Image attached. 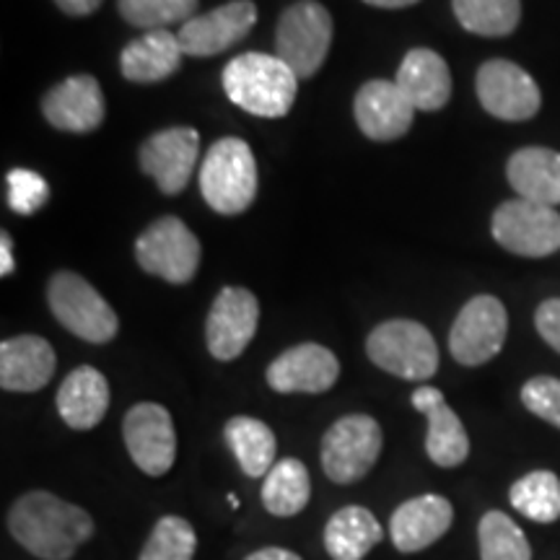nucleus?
I'll use <instances>...</instances> for the list:
<instances>
[{
	"mask_svg": "<svg viewBox=\"0 0 560 560\" xmlns=\"http://www.w3.org/2000/svg\"><path fill=\"white\" fill-rule=\"evenodd\" d=\"M332 45V16L317 0H299L280 13L276 26V55L299 81L312 79L325 66Z\"/></svg>",
	"mask_w": 560,
	"mask_h": 560,
	"instance_id": "obj_6",
	"label": "nucleus"
},
{
	"mask_svg": "<svg viewBox=\"0 0 560 560\" xmlns=\"http://www.w3.org/2000/svg\"><path fill=\"white\" fill-rule=\"evenodd\" d=\"M355 122L361 132L371 140H387L402 138L410 130L416 107L408 102L400 86L395 81H366L355 94Z\"/></svg>",
	"mask_w": 560,
	"mask_h": 560,
	"instance_id": "obj_17",
	"label": "nucleus"
},
{
	"mask_svg": "<svg viewBox=\"0 0 560 560\" xmlns=\"http://www.w3.org/2000/svg\"><path fill=\"white\" fill-rule=\"evenodd\" d=\"M511 506L532 522L552 524L560 520V480L556 472L537 470L524 475L509 490Z\"/></svg>",
	"mask_w": 560,
	"mask_h": 560,
	"instance_id": "obj_30",
	"label": "nucleus"
},
{
	"mask_svg": "<svg viewBox=\"0 0 560 560\" xmlns=\"http://www.w3.org/2000/svg\"><path fill=\"white\" fill-rule=\"evenodd\" d=\"M312 495L310 470L304 462L285 457L272 465V470L265 475L262 482V503L272 516L289 520L306 509Z\"/></svg>",
	"mask_w": 560,
	"mask_h": 560,
	"instance_id": "obj_28",
	"label": "nucleus"
},
{
	"mask_svg": "<svg viewBox=\"0 0 560 560\" xmlns=\"http://www.w3.org/2000/svg\"><path fill=\"white\" fill-rule=\"evenodd\" d=\"M200 242L177 215L153 221L136 242V260L151 276L185 285L200 268Z\"/></svg>",
	"mask_w": 560,
	"mask_h": 560,
	"instance_id": "obj_8",
	"label": "nucleus"
},
{
	"mask_svg": "<svg viewBox=\"0 0 560 560\" xmlns=\"http://www.w3.org/2000/svg\"><path fill=\"white\" fill-rule=\"evenodd\" d=\"M506 177L522 200L560 206V153L542 145L516 151L509 159Z\"/></svg>",
	"mask_w": 560,
	"mask_h": 560,
	"instance_id": "obj_25",
	"label": "nucleus"
},
{
	"mask_svg": "<svg viewBox=\"0 0 560 560\" xmlns=\"http://www.w3.org/2000/svg\"><path fill=\"white\" fill-rule=\"evenodd\" d=\"M5 524L13 540L39 560H70L94 537L89 511L50 490H30L16 499Z\"/></svg>",
	"mask_w": 560,
	"mask_h": 560,
	"instance_id": "obj_1",
	"label": "nucleus"
},
{
	"mask_svg": "<svg viewBox=\"0 0 560 560\" xmlns=\"http://www.w3.org/2000/svg\"><path fill=\"white\" fill-rule=\"evenodd\" d=\"M200 192L215 213L236 215L257 195L255 153L242 138H221L210 145L200 166Z\"/></svg>",
	"mask_w": 560,
	"mask_h": 560,
	"instance_id": "obj_3",
	"label": "nucleus"
},
{
	"mask_svg": "<svg viewBox=\"0 0 560 560\" xmlns=\"http://www.w3.org/2000/svg\"><path fill=\"white\" fill-rule=\"evenodd\" d=\"M509 314L495 296H475L462 306L452 325L450 350L462 366H482L501 353Z\"/></svg>",
	"mask_w": 560,
	"mask_h": 560,
	"instance_id": "obj_10",
	"label": "nucleus"
},
{
	"mask_svg": "<svg viewBox=\"0 0 560 560\" xmlns=\"http://www.w3.org/2000/svg\"><path fill=\"white\" fill-rule=\"evenodd\" d=\"M55 366V350L39 335L0 342V387L5 392H39L50 384Z\"/></svg>",
	"mask_w": 560,
	"mask_h": 560,
	"instance_id": "obj_21",
	"label": "nucleus"
},
{
	"mask_svg": "<svg viewBox=\"0 0 560 560\" xmlns=\"http://www.w3.org/2000/svg\"><path fill=\"white\" fill-rule=\"evenodd\" d=\"M198 550L195 527L182 516H161L138 560H192Z\"/></svg>",
	"mask_w": 560,
	"mask_h": 560,
	"instance_id": "obj_32",
	"label": "nucleus"
},
{
	"mask_svg": "<svg viewBox=\"0 0 560 560\" xmlns=\"http://www.w3.org/2000/svg\"><path fill=\"white\" fill-rule=\"evenodd\" d=\"M182 42L170 30L145 32L132 39L120 55L122 75L132 83H159L177 73L182 66Z\"/></svg>",
	"mask_w": 560,
	"mask_h": 560,
	"instance_id": "obj_24",
	"label": "nucleus"
},
{
	"mask_svg": "<svg viewBox=\"0 0 560 560\" xmlns=\"http://www.w3.org/2000/svg\"><path fill=\"white\" fill-rule=\"evenodd\" d=\"M454 509L444 495L425 493L400 503L389 520V540L400 552H420L446 535Z\"/></svg>",
	"mask_w": 560,
	"mask_h": 560,
	"instance_id": "obj_19",
	"label": "nucleus"
},
{
	"mask_svg": "<svg viewBox=\"0 0 560 560\" xmlns=\"http://www.w3.org/2000/svg\"><path fill=\"white\" fill-rule=\"evenodd\" d=\"M340 376V361L330 348L319 342H301L278 355L268 366L270 389L280 395H322L332 389Z\"/></svg>",
	"mask_w": 560,
	"mask_h": 560,
	"instance_id": "obj_14",
	"label": "nucleus"
},
{
	"mask_svg": "<svg viewBox=\"0 0 560 560\" xmlns=\"http://www.w3.org/2000/svg\"><path fill=\"white\" fill-rule=\"evenodd\" d=\"M45 120L66 132H94L104 122V94L94 75H70L47 91L42 102Z\"/></svg>",
	"mask_w": 560,
	"mask_h": 560,
	"instance_id": "obj_18",
	"label": "nucleus"
},
{
	"mask_svg": "<svg viewBox=\"0 0 560 560\" xmlns=\"http://www.w3.org/2000/svg\"><path fill=\"white\" fill-rule=\"evenodd\" d=\"M382 425L371 416H346L322 436V470L338 486H353L366 478L382 454Z\"/></svg>",
	"mask_w": 560,
	"mask_h": 560,
	"instance_id": "obj_7",
	"label": "nucleus"
},
{
	"mask_svg": "<svg viewBox=\"0 0 560 560\" xmlns=\"http://www.w3.org/2000/svg\"><path fill=\"white\" fill-rule=\"evenodd\" d=\"M260 325V301L247 289L226 285L213 306H210L206 322V340L213 359L234 361L247 350Z\"/></svg>",
	"mask_w": 560,
	"mask_h": 560,
	"instance_id": "obj_13",
	"label": "nucleus"
},
{
	"mask_svg": "<svg viewBox=\"0 0 560 560\" xmlns=\"http://www.w3.org/2000/svg\"><path fill=\"white\" fill-rule=\"evenodd\" d=\"M223 91L255 117H285L296 102L299 75L278 55L244 52L223 68Z\"/></svg>",
	"mask_w": 560,
	"mask_h": 560,
	"instance_id": "obj_2",
	"label": "nucleus"
},
{
	"mask_svg": "<svg viewBox=\"0 0 560 560\" xmlns=\"http://www.w3.org/2000/svg\"><path fill=\"white\" fill-rule=\"evenodd\" d=\"M363 3L376 5V9H408V5H416L418 0H363Z\"/></svg>",
	"mask_w": 560,
	"mask_h": 560,
	"instance_id": "obj_40",
	"label": "nucleus"
},
{
	"mask_svg": "<svg viewBox=\"0 0 560 560\" xmlns=\"http://www.w3.org/2000/svg\"><path fill=\"white\" fill-rule=\"evenodd\" d=\"M0 272H3V276H11L13 272V252H11V236L5 234H0Z\"/></svg>",
	"mask_w": 560,
	"mask_h": 560,
	"instance_id": "obj_39",
	"label": "nucleus"
},
{
	"mask_svg": "<svg viewBox=\"0 0 560 560\" xmlns=\"http://www.w3.org/2000/svg\"><path fill=\"white\" fill-rule=\"evenodd\" d=\"M109 410V382L100 369L79 366L62 380L58 412L73 431H91Z\"/></svg>",
	"mask_w": 560,
	"mask_h": 560,
	"instance_id": "obj_22",
	"label": "nucleus"
},
{
	"mask_svg": "<svg viewBox=\"0 0 560 560\" xmlns=\"http://www.w3.org/2000/svg\"><path fill=\"white\" fill-rule=\"evenodd\" d=\"M535 325L540 338L560 353V299H548L537 306Z\"/></svg>",
	"mask_w": 560,
	"mask_h": 560,
	"instance_id": "obj_36",
	"label": "nucleus"
},
{
	"mask_svg": "<svg viewBox=\"0 0 560 560\" xmlns=\"http://www.w3.org/2000/svg\"><path fill=\"white\" fill-rule=\"evenodd\" d=\"M493 240L522 257H548L560 249V213L532 200H509L493 213Z\"/></svg>",
	"mask_w": 560,
	"mask_h": 560,
	"instance_id": "obj_9",
	"label": "nucleus"
},
{
	"mask_svg": "<svg viewBox=\"0 0 560 560\" xmlns=\"http://www.w3.org/2000/svg\"><path fill=\"white\" fill-rule=\"evenodd\" d=\"M522 402L537 418L548 420L560 429V380L552 376H535L522 387Z\"/></svg>",
	"mask_w": 560,
	"mask_h": 560,
	"instance_id": "obj_35",
	"label": "nucleus"
},
{
	"mask_svg": "<svg viewBox=\"0 0 560 560\" xmlns=\"http://www.w3.org/2000/svg\"><path fill=\"white\" fill-rule=\"evenodd\" d=\"M200 136L192 128H170L153 132L140 145V170L156 182L164 195H177L190 182L198 164Z\"/></svg>",
	"mask_w": 560,
	"mask_h": 560,
	"instance_id": "obj_16",
	"label": "nucleus"
},
{
	"mask_svg": "<svg viewBox=\"0 0 560 560\" xmlns=\"http://www.w3.org/2000/svg\"><path fill=\"white\" fill-rule=\"evenodd\" d=\"M47 304L55 319L75 338L104 346L120 332V319L104 296L79 272L62 270L47 283Z\"/></svg>",
	"mask_w": 560,
	"mask_h": 560,
	"instance_id": "obj_4",
	"label": "nucleus"
},
{
	"mask_svg": "<svg viewBox=\"0 0 560 560\" xmlns=\"http://www.w3.org/2000/svg\"><path fill=\"white\" fill-rule=\"evenodd\" d=\"M395 83L408 96L412 107L423 112L441 109L452 96L450 66L439 52L425 50V47H416L405 55Z\"/></svg>",
	"mask_w": 560,
	"mask_h": 560,
	"instance_id": "obj_23",
	"label": "nucleus"
},
{
	"mask_svg": "<svg viewBox=\"0 0 560 560\" xmlns=\"http://www.w3.org/2000/svg\"><path fill=\"white\" fill-rule=\"evenodd\" d=\"M244 560H301V556H296V552L285 550V548H260V550L249 552Z\"/></svg>",
	"mask_w": 560,
	"mask_h": 560,
	"instance_id": "obj_38",
	"label": "nucleus"
},
{
	"mask_svg": "<svg viewBox=\"0 0 560 560\" xmlns=\"http://www.w3.org/2000/svg\"><path fill=\"white\" fill-rule=\"evenodd\" d=\"M462 30L480 37H506L520 26L522 0H452Z\"/></svg>",
	"mask_w": 560,
	"mask_h": 560,
	"instance_id": "obj_29",
	"label": "nucleus"
},
{
	"mask_svg": "<svg viewBox=\"0 0 560 560\" xmlns=\"http://www.w3.org/2000/svg\"><path fill=\"white\" fill-rule=\"evenodd\" d=\"M322 537L332 560H363L384 540V529L369 509L342 506L330 516Z\"/></svg>",
	"mask_w": 560,
	"mask_h": 560,
	"instance_id": "obj_26",
	"label": "nucleus"
},
{
	"mask_svg": "<svg viewBox=\"0 0 560 560\" xmlns=\"http://www.w3.org/2000/svg\"><path fill=\"white\" fill-rule=\"evenodd\" d=\"M480 560H532L527 535L503 511H488L478 524Z\"/></svg>",
	"mask_w": 560,
	"mask_h": 560,
	"instance_id": "obj_31",
	"label": "nucleus"
},
{
	"mask_svg": "<svg viewBox=\"0 0 560 560\" xmlns=\"http://www.w3.org/2000/svg\"><path fill=\"white\" fill-rule=\"evenodd\" d=\"M55 3L60 5L62 13H68V16H89V13H94L104 0H55Z\"/></svg>",
	"mask_w": 560,
	"mask_h": 560,
	"instance_id": "obj_37",
	"label": "nucleus"
},
{
	"mask_svg": "<svg viewBox=\"0 0 560 560\" xmlns=\"http://www.w3.org/2000/svg\"><path fill=\"white\" fill-rule=\"evenodd\" d=\"M412 408L429 418V436H425V452L433 465L459 467L470 457V436L457 412L450 408L444 395L436 387H418L410 397Z\"/></svg>",
	"mask_w": 560,
	"mask_h": 560,
	"instance_id": "obj_20",
	"label": "nucleus"
},
{
	"mask_svg": "<svg viewBox=\"0 0 560 560\" xmlns=\"http://www.w3.org/2000/svg\"><path fill=\"white\" fill-rule=\"evenodd\" d=\"M374 366L408 382H425L439 371V346L420 322L389 319L374 327L366 340Z\"/></svg>",
	"mask_w": 560,
	"mask_h": 560,
	"instance_id": "obj_5",
	"label": "nucleus"
},
{
	"mask_svg": "<svg viewBox=\"0 0 560 560\" xmlns=\"http://www.w3.org/2000/svg\"><path fill=\"white\" fill-rule=\"evenodd\" d=\"M122 439L138 470L161 478L177 459V431L172 416L159 402H138L122 420Z\"/></svg>",
	"mask_w": 560,
	"mask_h": 560,
	"instance_id": "obj_11",
	"label": "nucleus"
},
{
	"mask_svg": "<svg viewBox=\"0 0 560 560\" xmlns=\"http://www.w3.org/2000/svg\"><path fill=\"white\" fill-rule=\"evenodd\" d=\"M117 9L136 30L156 32L195 19L198 0H117Z\"/></svg>",
	"mask_w": 560,
	"mask_h": 560,
	"instance_id": "obj_33",
	"label": "nucleus"
},
{
	"mask_svg": "<svg viewBox=\"0 0 560 560\" xmlns=\"http://www.w3.org/2000/svg\"><path fill=\"white\" fill-rule=\"evenodd\" d=\"M257 21V5L252 0H231L219 9L202 13L179 26L177 37L182 50L192 58H213L226 52L236 42L247 37Z\"/></svg>",
	"mask_w": 560,
	"mask_h": 560,
	"instance_id": "obj_15",
	"label": "nucleus"
},
{
	"mask_svg": "<svg viewBox=\"0 0 560 560\" xmlns=\"http://www.w3.org/2000/svg\"><path fill=\"white\" fill-rule=\"evenodd\" d=\"M223 439L234 452L236 462L247 478H265L276 465L278 441L276 433L262 420L249 416H236L223 425Z\"/></svg>",
	"mask_w": 560,
	"mask_h": 560,
	"instance_id": "obj_27",
	"label": "nucleus"
},
{
	"mask_svg": "<svg viewBox=\"0 0 560 560\" xmlns=\"http://www.w3.org/2000/svg\"><path fill=\"white\" fill-rule=\"evenodd\" d=\"M478 100L488 115L506 122H524L540 112V86L527 70L511 60L482 62L475 79Z\"/></svg>",
	"mask_w": 560,
	"mask_h": 560,
	"instance_id": "obj_12",
	"label": "nucleus"
},
{
	"mask_svg": "<svg viewBox=\"0 0 560 560\" xmlns=\"http://www.w3.org/2000/svg\"><path fill=\"white\" fill-rule=\"evenodd\" d=\"M5 179H9V206L21 215L37 213L50 198V187L37 172L11 170Z\"/></svg>",
	"mask_w": 560,
	"mask_h": 560,
	"instance_id": "obj_34",
	"label": "nucleus"
}]
</instances>
